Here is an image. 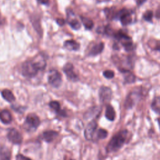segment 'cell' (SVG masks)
<instances>
[{
    "instance_id": "cell-2",
    "label": "cell",
    "mask_w": 160,
    "mask_h": 160,
    "mask_svg": "<svg viewBox=\"0 0 160 160\" xmlns=\"http://www.w3.org/2000/svg\"><path fill=\"white\" fill-rule=\"evenodd\" d=\"M128 134V132L126 130H122L116 134L108 142L106 147L107 151L111 152L119 150L126 142Z\"/></svg>"
},
{
    "instance_id": "cell-12",
    "label": "cell",
    "mask_w": 160,
    "mask_h": 160,
    "mask_svg": "<svg viewBox=\"0 0 160 160\" xmlns=\"http://www.w3.org/2000/svg\"><path fill=\"white\" fill-rule=\"evenodd\" d=\"M12 119V115L8 110L4 109L0 112V120L3 124H8L11 122Z\"/></svg>"
},
{
    "instance_id": "cell-4",
    "label": "cell",
    "mask_w": 160,
    "mask_h": 160,
    "mask_svg": "<svg viewBox=\"0 0 160 160\" xmlns=\"http://www.w3.org/2000/svg\"><path fill=\"white\" fill-rule=\"evenodd\" d=\"M39 124L40 119L36 114L31 113L26 116L24 126L27 129L30 130H35L39 127Z\"/></svg>"
},
{
    "instance_id": "cell-10",
    "label": "cell",
    "mask_w": 160,
    "mask_h": 160,
    "mask_svg": "<svg viewBox=\"0 0 160 160\" xmlns=\"http://www.w3.org/2000/svg\"><path fill=\"white\" fill-rule=\"evenodd\" d=\"M63 71L69 79L72 81H76L78 80V76L74 72V66L71 63H66L63 67Z\"/></svg>"
},
{
    "instance_id": "cell-18",
    "label": "cell",
    "mask_w": 160,
    "mask_h": 160,
    "mask_svg": "<svg viewBox=\"0 0 160 160\" xmlns=\"http://www.w3.org/2000/svg\"><path fill=\"white\" fill-rule=\"evenodd\" d=\"M1 95L2 96V98L8 102H12L13 101H15V97L13 94V93L9 89H4L2 92H1Z\"/></svg>"
},
{
    "instance_id": "cell-25",
    "label": "cell",
    "mask_w": 160,
    "mask_h": 160,
    "mask_svg": "<svg viewBox=\"0 0 160 160\" xmlns=\"http://www.w3.org/2000/svg\"><path fill=\"white\" fill-rule=\"evenodd\" d=\"M152 16H153V14H152V12L150 10H148V11H146L144 14H143V18L144 20L147 21H149V22H151L152 21Z\"/></svg>"
},
{
    "instance_id": "cell-20",
    "label": "cell",
    "mask_w": 160,
    "mask_h": 160,
    "mask_svg": "<svg viewBox=\"0 0 160 160\" xmlns=\"http://www.w3.org/2000/svg\"><path fill=\"white\" fill-rule=\"evenodd\" d=\"M105 116H106V118L108 120L114 121L115 116H116V113H115L114 108L111 105L107 106L106 109V112H105Z\"/></svg>"
},
{
    "instance_id": "cell-23",
    "label": "cell",
    "mask_w": 160,
    "mask_h": 160,
    "mask_svg": "<svg viewBox=\"0 0 160 160\" xmlns=\"http://www.w3.org/2000/svg\"><path fill=\"white\" fill-rule=\"evenodd\" d=\"M81 19L82 21V22L84 25V26L85 27V28L86 29H91L93 26H94V22H92V21L88 18H85V17H81Z\"/></svg>"
},
{
    "instance_id": "cell-8",
    "label": "cell",
    "mask_w": 160,
    "mask_h": 160,
    "mask_svg": "<svg viewBox=\"0 0 160 160\" xmlns=\"http://www.w3.org/2000/svg\"><path fill=\"white\" fill-rule=\"evenodd\" d=\"M67 21L72 29L76 30L80 29L81 24L76 19L74 12L71 9L67 10Z\"/></svg>"
},
{
    "instance_id": "cell-16",
    "label": "cell",
    "mask_w": 160,
    "mask_h": 160,
    "mask_svg": "<svg viewBox=\"0 0 160 160\" xmlns=\"http://www.w3.org/2000/svg\"><path fill=\"white\" fill-rule=\"evenodd\" d=\"M64 46L70 51H77L79 48V44L74 40H67L64 43Z\"/></svg>"
},
{
    "instance_id": "cell-11",
    "label": "cell",
    "mask_w": 160,
    "mask_h": 160,
    "mask_svg": "<svg viewBox=\"0 0 160 160\" xmlns=\"http://www.w3.org/2000/svg\"><path fill=\"white\" fill-rule=\"evenodd\" d=\"M140 94L139 92H131L129 95L127 96V98L125 101V107L127 109L131 108L138 101L139 99Z\"/></svg>"
},
{
    "instance_id": "cell-6",
    "label": "cell",
    "mask_w": 160,
    "mask_h": 160,
    "mask_svg": "<svg viewBox=\"0 0 160 160\" xmlns=\"http://www.w3.org/2000/svg\"><path fill=\"white\" fill-rule=\"evenodd\" d=\"M99 97L100 101L102 104L108 103L112 98L111 89L106 86H102L99 91Z\"/></svg>"
},
{
    "instance_id": "cell-9",
    "label": "cell",
    "mask_w": 160,
    "mask_h": 160,
    "mask_svg": "<svg viewBox=\"0 0 160 160\" xmlns=\"http://www.w3.org/2000/svg\"><path fill=\"white\" fill-rule=\"evenodd\" d=\"M97 126H98L97 122L94 120L90 121L88 124V125L84 130V137L87 140L91 141L92 139L94 134L97 128Z\"/></svg>"
},
{
    "instance_id": "cell-7",
    "label": "cell",
    "mask_w": 160,
    "mask_h": 160,
    "mask_svg": "<svg viewBox=\"0 0 160 160\" xmlns=\"http://www.w3.org/2000/svg\"><path fill=\"white\" fill-rule=\"evenodd\" d=\"M115 17H118L122 25L126 26L132 22V16L130 12L126 9H122L116 14Z\"/></svg>"
},
{
    "instance_id": "cell-5",
    "label": "cell",
    "mask_w": 160,
    "mask_h": 160,
    "mask_svg": "<svg viewBox=\"0 0 160 160\" xmlns=\"http://www.w3.org/2000/svg\"><path fill=\"white\" fill-rule=\"evenodd\" d=\"M7 138L8 140L14 144H20L22 141L21 134L14 128H11L8 131Z\"/></svg>"
},
{
    "instance_id": "cell-34",
    "label": "cell",
    "mask_w": 160,
    "mask_h": 160,
    "mask_svg": "<svg viewBox=\"0 0 160 160\" xmlns=\"http://www.w3.org/2000/svg\"><path fill=\"white\" fill-rule=\"evenodd\" d=\"M71 160H72V159H71Z\"/></svg>"
},
{
    "instance_id": "cell-15",
    "label": "cell",
    "mask_w": 160,
    "mask_h": 160,
    "mask_svg": "<svg viewBox=\"0 0 160 160\" xmlns=\"http://www.w3.org/2000/svg\"><path fill=\"white\" fill-rule=\"evenodd\" d=\"M11 151L6 146L0 148V160H11Z\"/></svg>"
},
{
    "instance_id": "cell-24",
    "label": "cell",
    "mask_w": 160,
    "mask_h": 160,
    "mask_svg": "<svg viewBox=\"0 0 160 160\" xmlns=\"http://www.w3.org/2000/svg\"><path fill=\"white\" fill-rule=\"evenodd\" d=\"M108 132L104 129H99L97 132V138L98 139H104L107 137Z\"/></svg>"
},
{
    "instance_id": "cell-14",
    "label": "cell",
    "mask_w": 160,
    "mask_h": 160,
    "mask_svg": "<svg viewBox=\"0 0 160 160\" xmlns=\"http://www.w3.org/2000/svg\"><path fill=\"white\" fill-rule=\"evenodd\" d=\"M104 44L102 42H100L99 43H97V44H94L90 51H89V55L91 56H96V55H98L99 54H100L103 49H104Z\"/></svg>"
},
{
    "instance_id": "cell-21",
    "label": "cell",
    "mask_w": 160,
    "mask_h": 160,
    "mask_svg": "<svg viewBox=\"0 0 160 160\" xmlns=\"http://www.w3.org/2000/svg\"><path fill=\"white\" fill-rule=\"evenodd\" d=\"M151 108L156 113L160 114V96L154 98L151 103Z\"/></svg>"
},
{
    "instance_id": "cell-3",
    "label": "cell",
    "mask_w": 160,
    "mask_h": 160,
    "mask_svg": "<svg viewBox=\"0 0 160 160\" xmlns=\"http://www.w3.org/2000/svg\"><path fill=\"white\" fill-rule=\"evenodd\" d=\"M49 83L54 88H59L62 82L61 74L56 69H51L48 74Z\"/></svg>"
},
{
    "instance_id": "cell-30",
    "label": "cell",
    "mask_w": 160,
    "mask_h": 160,
    "mask_svg": "<svg viewBox=\"0 0 160 160\" xmlns=\"http://www.w3.org/2000/svg\"><path fill=\"white\" fill-rule=\"evenodd\" d=\"M146 1V0H136V2L138 5H141V4H143Z\"/></svg>"
},
{
    "instance_id": "cell-22",
    "label": "cell",
    "mask_w": 160,
    "mask_h": 160,
    "mask_svg": "<svg viewBox=\"0 0 160 160\" xmlns=\"http://www.w3.org/2000/svg\"><path fill=\"white\" fill-rule=\"evenodd\" d=\"M122 72H124V81L126 83H132L134 82L135 79H136V77L134 76V74L128 71H122Z\"/></svg>"
},
{
    "instance_id": "cell-32",
    "label": "cell",
    "mask_w": 160,
    "mask_h": 160,
    "mask_svg": "<svg viewBox=\"0 0 160 160\" xmlns=\"http://www.w3.org/2000/svg\"><path fill=\"white\" fill-rule=\"evenodd\" d=\"M156 16L157 18L160 19V11H157L156 14Z\"/></svg>"
},
{
    "instance_id": "cell-28",
    "label": "cell",
    "mask_w": 160,
    "mask_h": 160,
    "mask_svg": "<svg viewBox=\"0 0 160 160\" xmlns=\"http://www.w3.org/2000/svg\"><path fill=\"white\" fill-rule=\"evenodd\" d=\"M56 22H57V23H58L59 26H62V25H64V23H65V21H64L63 19H62V18H58V19H56Z\"/></svg>"
},
{
    "instance_id": "cell-29",
    "label": "cell",
    "mask_w": 160,
    "mask_h": 160,
    "mask_svg": "<svg viewBox=\"0 0 160 160\" xmlns=\"http://www.w3.org/2000/svg\"><path fill=\"white\" fill-rule=\"evenodd\" d=\"M154 49H156V50H158V51H160V41L156 42V45H155L154 47Z\"/></svg>"
},
{
    "instance_id": "cell-19",
    "label": "cell",
    "mask_w": 160,
    "mask_h": 160,
    "mask_svg": "<svg viewBox=\"0 0 160 160\" xmlns=\"http://www.w3.org/2000/svg\"><path fill=\"white\" fill-rule=\"evenodd\" d=\"M100 111H101L100 107H98V106L92 107L86 111V112L84 114V118L88 119L94 116H97Z\"/></svg>"
},
{
    "instance_id": "cell-27",
    "label": "cell",
    "mask_w": 160,
    "mask_h": 160,
    "mask_svg": "<svg viewBox=\"0 0 160 160\" xmlns=\"http://www.w3.org/2000/svg\"><path fill=\"white\" fill-rule=\"evenodd\" d=\"M16 160H32L29 158H28L22 154H18L16 156Z\"/></svg>"
},
{
    "instance_id": "cell-1",
    "label": "cell",
    "mask_w": 160,
    "mask_h": 160,
    "mask_svg": "<svg viewBox=\"0 0 160 160\" xmlns=\"http://www.w3.org/2000/svg\"><path fill=\"white\" fill-rule=\"evenodd\" d=\"M46 62L44 58L36 57L32 59H29L24 62L21 66V73L26 78H32L35 76L39 71L45 69Z\"/></svg>"
},
{
    "instance_id": "cell-17",
    "label": "cell",
    "mask_w": 160,
    "mask_h": 160,
    "mask_svg": "<svg viewBox=\"0 0 160 160\" xmlns=\"http://www.w3.org/2000/svg\"><path fill=\"white\" fill-rule=\"evenodd\" d=\"M49 106L54 109L59 115L62 116H66V114L64 111L61 110L60 108V104L59 102L56 101H52L49 102Z\"/></svg>"
},
{
    "instance_id": "cell-13",
    "label": "cell",
    "mask_w": 160,
    "mask_h": 160,
    "mask_svg": "<svg viewBox=\"0 0 160 160\" xmlns=\"http://www.w3.org/2000/svg\"><path fill=\"white\" fill-rule=\"evenodd\" d=\"M58 136V133L56 131L49 130V131H46L43 132L42 138L46 142H50L54 141Z\"/></svg>"
},
{
    "instance_id": "cell-31",
    "label": "cell",
    "mask_w": 160,
    "mask_h": 160,
    "mask_svg": "<svg viewBox=\"0 0 160 160\" xmlns=\"http://www.w3.org/2000/svg\"><path fill=\"white\" fill-rule=\"evenodd\" d=\"M38 1H39V2H40L42 4H46L49 2V0H38Z\"/></svg>"
},
{
    "instance_id": "cell-33",
    "label": "cell",
    "mask_w": 160,
    "mask_h": 160,
    "mask_svg": "<svg viewBox=\"0 0 160 160\" xmlns=\"http://www.w3.org/2000/svg\"><path fill=\"white\" fill-rule=\"evenodd\" d=\"M158 122H159V126H160V119H158Z\"/></svg>"
},
{
    "instance_id": "cell-26",
    "label": "cell",
    "mask_w": 160,
    "mask_h": 160,
    "mask_svg": "<svg viewBox=\"0 0 160 160\" xmlns=\"http://www.w3.org/2000/svg\"><path fill=\"white\" fill-rule=\"evenodd\" d=\"M103 75L105 78H106L108 79H111L114 77V71H112L111 70H106L103 72Z\"/></svg>"
}]
</instances>
